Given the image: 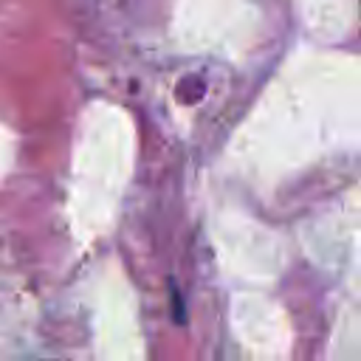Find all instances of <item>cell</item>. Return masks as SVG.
<instances>
[]
</instances>
